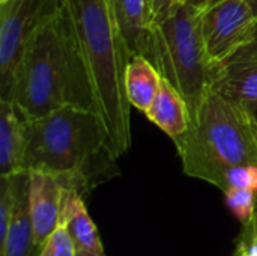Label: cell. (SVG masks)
Instances as JSON below:
<instances>
[{"mask_svg": "<svg viewBox=\"0 0 257 256\" xmlns=\"http://www.w3.org/2000/svg\"><path fill=\"white\" fill-rule=\"evenodd\" d=\"M29 121L63 106L95 110L75 30L63 6L27 39L5 97Z\"/></svg>", "mask_w": 257, "mask_h": 256, "instance_id": "obj_1", "label": "cell"}, {"mask_svg": "<svg viewBox=\"0 0 257 256\" xmlns=\"http://www.w3.org/2000/svg\"><path fill=\"white\" fill-rule=\"evenodd\" d=\"M90 81L93 107L116 158L131 146V104L125 91L130 53L111 0H65Z\"/></svg>", "mask_w": 257, "mask_h": 256, "instance_id": "obj_2", "label": "cell"}, {"mask_svg": "<svg viewBox=\"0 0 257 256\" xmlns=\"http://www.w3.org/2000/svg\"><path fill=\"white\" fill-rule=\"evenodd\" d=\"M114 160L105 127L95 110L63 106L27 121L24 172H47L83 192L98 184L99 177H110Z\"/></svg>", "mask_w": 257, "mask_h": 256, "instance_id": "obj_3", "label": "cell"}, {"mask_svg": "<svg viewBox=\"0 0 257 256\" xmlns=\"http://www.w3.org/2000/svg\"><path fill=\"white\" fill-rule=\"evenodd\" d=\"M182 170L223 190L226 174L257 163V142L250 109L209 89L188 130L175 140Z\"/></svg>", "mask_w": 257, "mask_h": 256, "instance_id": "obj_4", "label": "cell"}, {"mask_svg": "<svg viewBox=\"0 0 257 256\" xmlns=\"http://www.w3.org/2000/svg\"><path fill=\"white\" fill-rule=\"evenodd\" d=\"M202 6L179 0L152 20L148 57L185 100L190 118L212 88L215 69L208 60L200 26Z\"/></svg>", "mask_w": 257, "mask_h": 256, "instance_id": "obj_5", "label": "cell"}, {"mask_svg": "<svg viewBox=\"0 0 257 256\" xmlns=\"http://www.w3.org/2000/svg\"><path fill=\"white\" fill-rule=\"evenodd\" d=\"M200 26L206 56L214 69L257 35V18L247 0H206Z\"/></svg>", "mask_w": 257, "mask_h": 256, "instance_id": "obj_6", "label": "cell"}, {"mask_svg": "<svg viewBox=\"0 0 257 256\" xmlns=\"http://www.w3.org/2000/svg\"><path fill=\"white\" fill-rule=\"evenodd\" d=\"M65 0H9L0 5V97L9 89L15 66L30 35Z\"/></svg>", "mask_w": 257, "mask_h": 256, "instance_id": "obj_7", "label": "cell"}, {"mask_svg": "<svg viewBox=\"0 0 257 256\" xmlns=\"http://www.w3.org/2000/svg\"><path fill=\"white\" fill-rule=\"evenodd\" d=\"M212 89L253 110L257 107V35L214 72Z\"/></svg>", "mask_w": 257, "mask_h": 256, "instance_id": "obj_8", "label": "cell"}, {"mask_svg": "<svg viewBox=\"0 0 257 256\" xmlns=\"http://www.w3.org/2000/svg\"><path fill=\"white\" fill-rule=\"evenodd\" d=\"M66 184L60 177L47 172H29V202L33 220L35 243L41 250L60 225Z\"/></svg>", "mask_w": 257, "mask_h": 256, "instance_id": "obj_9", "label": "cell"}, {"mask_svg": "<svg viewBox=\"0 0 257 256\" xmlns=\"http://www.w3.org/2000/svg\"><path fill=\"white\" fill-rule=\"evenodd\" d=\"M15 202L11 222L3 241L0 243V256H39L35 243L33 220L29 202V172L14 175Z\"/></svg>", "mask_w": 257, "mask_h": 256, "instance_id": "obj_10", "label": "cell"}, {"mask_svg": "<svg viewBox=\"0 0 257 256\" xmlns=\"http://www.w3.org/2000/svg\"><path fill=\"white\" fill-rule=\"evenodd\" d=\"M27 145V121L6 98H0V177L23 170Z\"/></svg>", "mask_w": 257, "mask_h": 256, "instance_id": "obj_11", "label": "cell"}, {"mask_svg": "<svg viewBox=\"0 0 257 256\" xmlns=\"http://www.w3.org/2000/svg\"><path fill=\"white\" fill-rule=\"evenodd\" d=\"M111 5L130 57L137 54L148 57L152 24L149 0H111Z\"/></svg>", "mask_w": 257, "mask_h": 256, "instance_id": "obj_12", "label": "cell"}, {"mask_svg": "<svg viewBox=\"0 0 257 256\" xmlns=\"http://www.w3.org/2000/svg\"><path fill=\"white\" fill-rule=\"evenodd\" d=\"M60 223L66 228L77 250H87L104 255V246L101 243L98 229L90 219L80 190L66 186L63 196Z\"/></svg>", "mask_w": 257, "mask_h": 256, "instance_id": "obj_13", "label": "cell"}, {"mask_svg": "<svg viewBox=\"0 0 257 256\" xmlns=\"http://www.w3.org/2000/svg\"><path fill=\"white\" fill-rule=\"evenodd\" d=\"M145 115L173 142L181 137L190 125V110L185 100L166 78L161 80L160 91Z\"/></svg>", "mask_w": 257, "mask_h": 256, "instance_id": "obj_14", "label": "cell"}, {"mask_svg": "<svg viewBox=\"0 0 257 256\" xmlns=\"http://www.w3.org/2000/svg\"><path fill=\"white\" fill-rule=\"evenodd\" d=\"M161 80L160 71L149 57L133 56L125 69V91L131 107L146 113L160 91Z\"/></svg>", "mask_w": 257, "mask_h": 256, "instance_id": "obj_15", "label": "cell"}, {"mask_svg": "<svg viewBox=\"0 0 257 256\" xmlns=\"http://www.w3.org/2000/svg\"><path fill=\"white\" fill-rule=\"evenodd\" d=\"M223 193L226 198V205L233 213V216L242 225H250L256 216L257 193L239 187H229Z\"/></svg>", "mask_w": 257, "mask_h": 256, "instance_id": "obj_16", "label": "cell"}, {"mask_svg": "<svg viewBox=\"0 0 257 256\" xmlns=\"http://www.w3.org/2000/svg\"><path fill=\"white\" fill-rule=\"evenodd\" d=\"M39 256H77V247L62 223L48 237Z\"/></svg>", "mask_w": 257, "mask_h": 256, "instance_id": "obj_17", "label": "cell"}, {"mask_svg": "<svg viewBox=\"0 0 257 256\" xmlns=\"http://www.w3.org/2000/svg\"><path fill=\"white\" fill-rule=\"evenodd\" d=\"M229 187L247 189L257 193V163L239 164L232 167L224 177V184L221 192H224Z\"/></svg>", "mask_w": 257, "mask_h": 256, "instance_id": "obj_18", "label": "cell"}, {"mask_svg": "<svg viewBox=\"0 0 257 256\" xmlns=\"http://www.w3.org/2000/svg\"><path fill=\"white\" fill-rule=\"evenodd\" d=\"M179 0H149V8L152 14V20L167 12L172 6H175Z\"/></svg>", "mask_w": 257, "mask_h": 256, "instance_id": "obj_19", "label": "cell"}, {"mask_svg": "<svg viewBox=\"0 0 257 256\" xmlns=\"http://www.w3.org/2000/svg\"><path fill=\"white\" fill-rule=\"evenodd\" d=\"M238 253H244L247 256H257V240L253 237L244 238L238 247Z\"/></svg>", "mask_w": 257, "mask_h": 256, "instance_id": "obj_20", "label": "cell"}, {"mask_svg": "<svg viewBox=\"0 0 257 256\" xmlns=\"http://www.w3.org/2000/svg\"><path fill=\"white\" fill-rule=\"evenodd\" d=\"M250 225H251V229H250L251 232H250V235L257 240V213H256V216H254V219H253V222H251Z\"/></svg>", "mask_w": 257, "mask_h": 256, "instance_id": "obj_21", "label": "cell"}, {"mask_svg": "<svg viewBox=\"0 0 257 256\" xmlns=\"http://www.w3.org/2000/svg\"><path fill=\"white\" fill-rule=\"evenodd\" d=\"M77 256H104L102 253H93L87 250H77Z\"/></svg>", "mask_w": 257, "mask_h": 256, "instance_id": "obj_22", "label": "cell"}, {"mask_svg": "<svg viewBox=\"0 0 257 256\" xmlns=\"http://www.w3.org/2000/svg\"><path fill=\"white\" fill-rule=\"evenodd\" d=\"M247 3H248V6L251 8L253 14L256 15V18H257V0H247Z\"/></svg>", "mask_w": 257, "mask_h": 256, "instance_id": "obj_23", "label": "cell"}, {"mask_svg": "<svg viewBox=\"0 0 257 256\" xmlns=\"http://www.w3.org/2000/svg\"><path fill=\"white\" fill-rule=\"evenodd\" d=\"M185 2L193 3V5H197V6H203V3H205L206 0H185Z\"/></svg>", "mask_w": 257, "mask_h": 256, "instance_id": "obj_24", "label": "cell"}, {"mask_svg": "<svg viewBox=\"0 0 257 256\" xmlns=\"http://www.w3.org/2000/svg\"><path fill=\"white\" fill-rule=\"evenodd\" d=\"M253 115V113H251ZM253 133H254V137H256V142H257V119L253 116Z\"/></svg>", "mask_w": 257, "mask_h": 256, "instance_id": "obj_25", "label": "cell"}, {"mask_svg": "<svg viewBox=\"0 0 257 256\" xmlns=\"http://www.w3.org/2000/svg\"><path fill=\"white\" fill-rule=\"evenodd\" d=\"M250 112L253 113V116H254V118L257 119V107H256V109H253V110H250Z\"/></svg>", "mask_w": 257, "mask_h": 256, "instance_id": "obj_26", "label": "cell"}, {"mask_svg": "<svg viewBox=\"0 0 257 256\" xmlns=\"http://www.w3.org/2000/svg\"><path fill=\"white\" fill-rule=\"evenodd\" d=\"M6 2H9V0H0V5H3V3H6Z\"/></svg>", "mask_w": 257, "mask_h": 256, "instance_id": "obj_27", "label": "cell"}, {"mask_svg": "<svg viewBox=\"0 0 257 256\" xmlns=\"http://www.w3.org/2000/svg\"><path fill=\"white\" fill-rule=\"evenodd\" d=\"M236 256H244V255H241V253H236Z\"/></svg>", "mask_w": 257, "mask_h": 256, "instance_id": "obj_28", "label": "cell"}, {"mask_svg": "<svg viewBox=\"0 0 257 256\" xmlns=\"http://www.w3.org/2000/svg\"><path fill=\"white\" fill-rule=\"evenodd\" d=\"M241 255H244V253H241ZM244 256H247V255H244Z\"/></svg>", "mask_w": 257, "mask_h": 256, "instance_id": "obj_29", "label": "cell"}]
</instances>
